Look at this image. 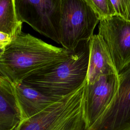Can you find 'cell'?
<instances>
[{
  "mask_svg": "<svg viewBox=\"0 0 130 130\" xmlns=\"http://www.w3.org/2000/svg\"><path fill=\"white\" fill-rule=\"evenodd\" d=\"M99 30L119 74L130 63V20L114 15L100 20Z\"/></svg>",
  "mask_w": 130,
  "mask_h": 130,
  "instance_id": "7",
  "label": "cell"
},
{
  "mask_svg": "<svg viewBox=\"0 0 130 130\" xmlns=\"http://www.w3.org/2000/svg\"><path fill=\"white\" fill-rule=\"evenodd\" d=\"M22 120L14 84L0 75V130H14Z\"/></svg>",
  "mask_w": 130,
  "mask_h": 130,
  "instance_id": "10",
  "label": "cell"
},
{
  "mask_svg": "<svg viewBox=\"0 0 130 130\" xmlns=\"http://www.w3.org/2000/svg\"><path fill=\"white\" fill-rule=\"evenodd\" d=\"M86 83L21 121L14 130H86L84 109Z\"/></svg>",
  "mask_w": 130,
  "mask_h": 130,
  "instance_id": "3",
  "label": "cell"
},
{
  "mask_svg": "<svg viewBox=\"0 0 130 130\" xmlns=\"http://www.w3.org/2000/svg\"><path fill=\"white\" fill-rule=\"evenodd\" d=\"M11 37L6 33L0 32V50H3L12 41Z\"/></svg>",
  "mask_w": 130,
  "mask_h": 130,
  "instance_id": "15",
  "label": "cell"
},
{
  "mask_svg": "<svg viewBox=\"0 0 130 130\" xmlns=\"http://www.w3.org/2000/svg\"><path fill=\"white\" fill-rule=\"evenodd\" d=\"M89 41L81 42L65 60L38 71L22 82L57 100L76 91L87 82Z\"/></svg>",
  "mask_w": 130,
  "mask_h": 130,
  "instance_id": "2",
  "label": "cell"
},
{
  "mask_svg": "<svg viewBox=\"0 0 130 130\" xmlns=\"http://www.w3.org/2000/svg\"><path fill=\"white\" fill-rule=\"evenodd\" d=\"M19 20L58 44L62 0H14Z\"/></svg>",
  "mask_w": 130,
  "mask_h": 130,
  "instance_id": "5",
  "label": "cell"
},
{
  "mask_svg": "<svg viewBox=\"0 0 130 130\" xmlns=\"http://www.w3.org/2000/svg\"><path fill=\"white\" fill-rule=\"evenodd\" d=\"M100 21L99 16L84 0H62L60 44L69 51L74 50L81 42L91 39Z\"/></svg>",
  "mask_w": 130,
  "mask_h": 130,
  "instance_id": "4",
  "label": "cell"
},
{
  "mask_svg": "<svg viewBox=\"0 0 130 130\" xmlns=\"http://www.w3.org/2000/svg\"><path fill=\"white\" fill-rule=\"evenodd\" d=\"M118 78V87L110 104L87 130H130V63Z\"/></svg>",
  "mask_w": 130,
  "mask_h": 130,
  "instance_id": "6",
  "label": "cell"
},
{
  "mask_svg": "<svg viewBox=\"0 0 130 130\" xmlns=\"http://www.w3.org/2000/svg\"><path fill=\"white\" fill-rule=\"evenodd\" d=\"M22 22L17 15L14 0H0V32L12 39L21 33Z\"/></svg>",
  "mask_w": 130,
  "mask_h": 130,
  "instance_id": "12",
  "label": "cell"
},
{
  "mask_svg": "<svg viewBox=\"0 0 130 130\" xmlns=\"http://www.w3.org/2000/svg\"><path fill=\"white\" fill-rule=\"evenodd\" d=\"M111 74L118 73L107 46L100 35H93L89 41L87 83H92L101 76Z\"/></svg>",
  "mask_w": 130,
  "mask_h": 130,
  "instance_id": "9",
  "label": "cell"
},
{
  "mask_svg": "<svg viewBox=\"0 0 130 130\" xmlns=\"http://www.w3.org/2000/svg\"><path fill=\"white\" fill-rule=\"evenodd\" d=\"M99 16L100 20L115 15L109 0H84Z\"/></svg>",
  "mask_w": 130,
  "mask_h": 130,
  "instance_id": "13",
  "label": "cell"
},
{
  "mask_svg": "<svg viewBox=\"0 0 130 130\" xmlns=\"http://www.w3.org/2000/svg\"><path fill=\"white\" fill-rule=\"evenodd\" d=\"M71 51L22 32L0 51V73L14 84L43 69L65 60Z\"/></svg>",
  "mask_w": 130,
  "mask_h": 130,
  "instance_id": "1",
  "label": "cell"
},
{
  "mask_svg": "<svg viewBox=\"0 0 130 130\" xmlns=\"http://www.w3.org/2000/svg\"><path fill=\"white\" fill-rule=\"evenodd\" d=\"M115 15L130 20V0H109Z\"/></svg>",
  "mask_w": 130,
  "mask_h": 130,
  "instance_id": "14",
  "label": "cell"
},
{
  "mask_svg": "<svg viewBox=\"0 0 130 130\" xmlns=\"http://www.w3.org/2000/svg\"><path fill=\"white\" fill-rule=\"evenodd\" d=\"M118 85V74L102 75L92 83H86L84 105L86 130L96 122L109 106Z\"/></svg>",
  "mask_w": 130,
  "mask_h": 130,
  "instance_id": "8",
  "label": "cell"
},
{
  "mask_svg": "<svg viewBox=\"0 0 130 130\" xmlns=\"http://www.w3.org/2000/svg\"><path fill=\"white\" fill-rule=\"evenodd\" d=\"M14 87L22 120L37 114L59 100L48 96L22 82L14 84Z\"/></svg>",
  "mask_w": 130,
  "mask_h": 130,
  "instance_id": "11",
  "label": "cell"
}]
</instances>
